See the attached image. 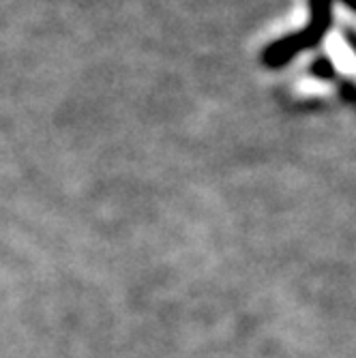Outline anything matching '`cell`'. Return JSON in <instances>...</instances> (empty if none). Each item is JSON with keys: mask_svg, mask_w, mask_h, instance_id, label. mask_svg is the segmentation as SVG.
Listing matches in <instances>:
<instances>
[{"mask_svg": "<svg viewBox=\"0 0 356 358\" xmlns=\"http://www.w3.org/2000/svg\"><path fill=\"white\" fill-rule=\"evenodd\" d=\"M329 52L335 60V67L341 71V73H354L356 71V54L337 37L333 35L331 41H329Z\"/></svg>", "mask_w": 356, "mask_h": 358, "instance_id": "6da1fadb", "label": "cell"}]
</instances>
